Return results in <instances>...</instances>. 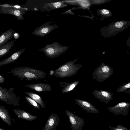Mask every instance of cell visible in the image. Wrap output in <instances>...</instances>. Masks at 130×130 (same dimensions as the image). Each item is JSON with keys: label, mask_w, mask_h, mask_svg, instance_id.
Instances as JSON below:
<instances>
[{"label": "cell", "mask_w": 130, "mask_h": 130, "mask_svg": "<svg viewBox=\"0 0 130 130\" xmlns=\"http://www.w3.org/2000/svg\"><path fill=\"white\" fill-rule=\"evenodd\" d=\"M59 122V118L57 114L52 113L47 119L42 130H54Z\"/></svg>", "instance_id": "cell-9"}, {"label": "cell", "mask_w": 130, "mask_h": 130, "mask_svg": "<svg viewBox=\"0 0 130 130\" xmlns=\"http://www.w3.org/2000/svg\"><path fill=\"white\" fill-rule=\"evenodd\" d=\"M14 89L3 88L0 85V100L7 104L16 106L19 105L20 98L14 93Z\"/></svg>", "instance_id": "cell-4"}, {"label": "cell", "mask_w": 130, "mask_h": 130, "mask_svg": "<svg viewBox=\"0 0 130 130\" xmlns=\"http://www.w3.org/2000/svg\"><path fill=\"white\" fill-rule=\"evenodd\" d=\"M15 30L9 29L3 32L0 35V47L7 43V42L13 37Z\"/></svg>", "instance_id": "cell-12"}, {"label": "cell", "mask_w": 130, "mask_h": 130, "mask_svg": "<svg viewBox=\"0 0 130 130\" xmlns=\"http://www.w3.org/2000/svg\"><path fill=\"white\" fill-rule=\"evenodd\" d=\"M5 79L4 77L0 74V84H2L5 81Z\"/></svg>", "instance_id": "cell-26"}, {"label": "cell", "mask_w": 130, "mask_h": 130, "mask_svg": "<svg viewBox=\"0 0 130 130\" xmlns=\"http://www.w3.org/2000/svg\"><path fill=\"white\" fill-rule=\"evenodd\" d=\"M102 12L104 14H108L109 13V11L108 10L104 9L102 10Z\"/></svg>", "instance_id": "cell-25"}, {"label": "cell", "mask_w": 130, "mask_h": 130, "mask_svg": "<svg viewBox=\"0 0 130 130\" xmlns=\"http://www.w3.org/2000/svg\"><path fill=\"white\" fill-rule=\"evenodd\" d=\"M11 72L13 76L20 79L21 80L24 78L29 81L44 79L46 75L45 72L40 70L22 66L14 68L12 69Z\"/></svg>", "instance_id": "cell-1"}, {"label": "cell", "mask_w": 130, "mask_h": 130, "mask_svg": "<svg viewBox=\"0 0 130 130\" xmlns=\"http://www.w3.org/2000/svg\"><path fill=\"white\" fill-rule=\"evenodd\" d=\"M25 93L37 103L39 104L43 108H45V104L40 96L34 93L29 92L25 91Z\"/></svg>", "instance_id": "cell-18"}, {"label": "cell", "mask_w": 130, "mask_h": 130, "mask_svg": "<svg viewBox=\"0 0 130 130\" xmlns=\"http://www.w3.org/2000/svg\"><path fill=\"white\" fill-rule=\"evenodd\" d=\"M76 103L80 107L86 111L88 113H99L98 110L89 102L84 100L75 99Z\"/></svg>", "instance_id": "cell-10"}, {"label": "cell", "mask_w": 130, "mask_h": 130, "mask_svg": "<svg viewBox=\"0 0 130 130\" xmlns=\"http://www.w3.org/2000/svg\"><path fill=\"white\" fill-rule=\"evenodd\" d=\"M50 28L47 27H44L41 29L40 32L42 34H44L47 33L50 31Z\"/></svg>", "instance_id": "cell-22"}, {"label": "cell", "mask_w": 130, "mask_h": 130, "mask_svg": "<svg viewBox=\"0 0 130 130\" xmlns=\"http://www.w3.org/2000/svg\"><path fill=\"white\" fill-rule=\"evenodd\" d=\"M53 5L55 8H57L60 7L61 5V4L59 2H56L54 3Z\"/></svg>", "instance_id": "cell-24"}, {"label": "cell", "mask_w": 130, "mask_h": 130, "mask_svg": "<svg viewBox=\"0 0 130 130\" xmlns=\"http://www.w3.org/2000/svg\"><path fill=\"white\" fill-rule=\"evenodd\" d=\"M124 24L123 22L120 21L117 22L115 24V27L117 28H121L123 25Z\"/></svg>", "instance_id": "cell-23"}, {"label": "cell", "mask_w": 130, "mask_h": 130, "mask_svg": "<svg viewBox=\"0 0 130 130\" xmlns=\"http://www.w3.org/2000/svg\"><path fill=\"white\" fill-rule=\"evenodd\" d=\"M25 99L32 106L37 109H40V106L36 101L30 97L25 96Z\"/></svg>", "instance_id": "cell-20"}, {"label": "cell", "mask_w": 130, "mask_h": 130, "mask_svg": "<svg viewBox=\"0 0 130 130\" xmlns=\"http://www.w3.org/2000/svg\"><path fill=\"white\" fill-rule=\"evenodd\" d=\"M16 40L15 39L9 42L0 47V58L10 52V50L14 46Z\"/></svg>", "instance_id": "cell-17"}, {"label": "cell", "mask_w": 130, "mask_h": 130, "mask_svg": "<svg viewBox=\"0 0 130 130\" xmlns=\"http://www.w3.org/2000/svg\"><path fill=\"white\" fill-rule=\"evenodd\" d=\"M0 117L2 120L10 126H11V121L7 110L0 105Z\"/></svg>", "instance_id": "cell-16"}, {"label": "cell", "mask_w": 130, "mask_h": 130, "mask_svg": "<svg viewBox=\"0 0 130 130\" xmlns=\"http://www.w3.org/2000/svg\"><path fill=\"white\" fill-rule=\"evenodd\" d=\"M25 49L16 52L8 57L0 61V67L15 61L24 52Z\"/></svg>", "instance_id": "cell-15"}, {"label": "cell", "mask_w": 130, "mask_h": 130, "mask_svg": "<svg viewBox=\"0 0 130 130\" xmlns=\"http://www.w3.org/2000/svg\"><path fill=\"white\" fill-rule=\"evenodd\" d=\"M78 59L68 62L54 71L53 75L55 77L63 78L72 76L77 74L82 67L81 64H75Z\"/></svg>", "instance_id": "cell-2"}, {"label": "cell", "mask_w": 130, "mask_h": 130, "mask_svg": "<svg viewBox=\"0 0 130 130\" xmlns=\"http://www.w3.org/2000/svg\"><path fill=\"white\" fill-rule=\"evenodd\" d=\"M25 8L18 5H11L4 4L0 6V13L12 15L16 17L19 20H23V15L24 13Z\"/></svg>", "instance_id": "cell-5"}, {"label": "cell", "mask_w": 130, "mask_h": 130, "mask_svg": "<svg viewBox=\"0 0 130 130\" xmlns=\"http://www.w3.org/2000/svg\"><path fill=\"white\" fill-rule=\"evenodd\" d=\"M54 130H56V129H54Z\"/></svg>", "instance_id": "cell-29"}, {"label": "cell", "mask_w": 130, "mask_h": 130, "mask_svg": "<svg viewBox=\"0 0 130 130\" xmlns=\"http://www.w3.org/2000/svg\"><path fill=\"white\" fill-rule=\"evenodd\" d=\"M1 5L0 4V6H1Z\"/></svg>", "instance_id": "cell-30"}, {"label": "cell", "mask_w": 130, "mask_h": 130, "mask_svg": "<svg viewBox=\"0 0 130 130\" xmlns=\"http://www.w3.org/2000/svg\"><path fill=\"white\" fill-rule=\"evenodd\" d=\"M109 127L111 130H129L125 127L120 124L118 125L116 127H112L109 125Z\"/></svg>", "instance_id": "cell-21"}, {"label": "cell", "mask_w": 130, "mask_h": 130, "mask_svg": "<svg viewBox=\"0 0 130 130\" xmlns=\"http://www.w3.org/2000/svg\"><path fill=\"white\" fill-rule=\"evenodd\" d=\"M79 82V81L77 80L70 83L66 82L59 83L60 87H63L61 92L63 94L70 92L73 90Z\"/></svg>", "instance_id": "cell-14"}, {"label": "cell", "mask_w": 130, "mask_h": 130, "mask_svg": "<svg viewBox=\"0 0 130 130\" xmlns=\"http://www.w3.org/2000/svg\"><path fill=\"white\" fill-rule=\"evenodd\" d=\"M19 34L15 32L14 34L13 37H14L15 39V40H16L18 39L19 37Z\"/></svg>", "instance_id": "cell-27"}, {"label": "cell", "mask_w": 130, "mask_h": 130, "mask_svg": "<svg viewBox=\"0 0 130 130\" xmlns=\"http://www.w3.org/2000/svg\"><path fill=\"white\" fill-rule=\"evenodd\" d=\"M13 111L19 118L27 121H31L34 120L37 117V116L32 115L24 110L15 108L13 109Z\"/></svg>", "instance_id": "cell-13"}, {"label": "cell", "mask_w": 130, "mask_h": 130, "mask_svg": "<svg viewBox=\"0 0 130 130\" xmlns=\"http://www.w3.org/2000/svg\"><path fill=\"white\" fill-rule=\"evenodd\" d=\"M118 93L125 92L130 94V83L129 82L120 86L117 89Z\"/></svg>", "instance_id": "cell-19"}, {"label": "cell", "mask_w": 130, "mask_h": 130, "mask_svg": "<svg viewBox=\"0 0 130 130\" xmlns=\"http://www.w3.org/2000/svg\"><path fill=\"white\" fill-rule=\"evenodd\" d=\"M113 73V68L102 63L93 71L92 78L99 82H102L110 77Z\"/></svg>", "instance_id": "cell-3"}, {"label": "cell", "mask_w": 130, "mask_h": 130, "mask_svg": "<svg viewBox=\"0 0 130 130\" xmlns=\"http://www.w3.org/2000/svg\"><path fill=\"white\" fill-rule=\"evenodd\" d=\"M92 94L96 98L104 103L106 105L113 99L112 96L113 93L108 91L95 90L92 92Z\"/></svg>", "instance_id": "cell-8"}, {"label": "cell", "mask_w": 130, "mask_h": 130, "mask_svg": "<svg viewBox=\"0 0 130 130\" xmlns=\"http://www.w3.org/2000/svg\"><path fill=\"white\" fill-rule=\"evenodd\" d=\"M0 130H5L3 129V128H0Z\"/></svg>", "instance_id": "cell-28"}, {"label": "cell", "mask_w": 130, "mask_h": 130, "mask_svg": "<svg viewBox=\"0 0 130 130\" xmlns=\"http://www.w3.org/2000/svg\"><path fill=\"white\" fill-rule=\"evenodd\" d=\"M65 112L69 118L72 130H82L85 123L84 119L68 110Z\"/></svg>", "instance_id": "cell-6"}, {"label": "cell", "mask_w": 130, "mask_h": 130, "mask_svg": "<svg viewBox=\"0 0 130 130\" xmlns=\"http://www.w3.org/2000/svg\"><path fill=\"white\" fill-rule=\"evenodd\" d=\"M25 86L39 92L50 91L52 90L50 85L44 83L31 84L25 85Z\"/></svg>", "instance_id": "cell-11"}, {"label": "cell", "mask_w": 130, "mask_h": 130, "mask_svg": "<svg viewBox=\"0 0 130 130\" xmlns=\"http://www.w3.org/2000/svg\"><path fill=\"white\" fill-rule=\"evenodd\" d=\"M130 103L122 102L117 104L116 105L110 107L107 110L116 115H122L126 116L128 115L130 110Z\"/></svg>", "instance_id": "cell-7"}]
</instances>
